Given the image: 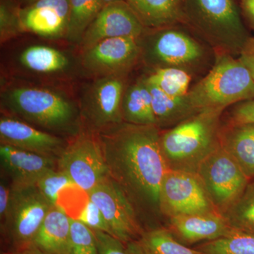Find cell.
<instances>
[{
  "label": "cell",
  "instance_id": "1",
  "mask_svg": "<svg viewBox=\"0 0 254 254\" xmlns=\"http://www.w3.org/2000/svg\"><path fill=\"white\" fill-rule=\"evenodd\" d=\"M156 125L123 122L98 133L108 176L118 185L140 218L160 213V188L169 168Z\"/></svg>",
  "mask_w": 254,
  "mask_h": 254
},
{
  "label": "cell",
  "instance_id": "2",
  "mask_svg": "<svg viewBox=\"0 0 254 254\" xmlns=\"http://www.w3.org/2000/svg\"><path fill=\"white\" fill-rule=\"evenodd\" d=\"M223 113L203 110L160 133V147L169 170L195 173L220 145Z\"/></svg>",
  "mask_w": 254,
  "mask_h": 254
},
{
  "label": "cell",
  "instance_id": "3",
  "mask_svg": "<svg viewBox=\"0 0 254 254\" xmlns=\"http://www.w3.org/2000/svg\"><path fill=\"white\" fill-rule=\"evenodd\" d=\"M183 25L215 53L238 56L251 38L235 0H185Z\"/></svg>",
  "mask_w": 254,
  "mask_h": 254
},
{
  "label": "cell",
  "instance_id": "4",
  "mask_svg": "<svg viewBox=\"0 0 254 254\" xmlns=\"http://www.w3.org/2000/svg\"><path fill=\"white\" fill-rule=\"evenodd\" d=\"M197 112L222 110L254 98V80L238 58L215 53L211 69L187 93Z\"/></svg>",
  "mask_w": 254,
  "mask_h": 254
},
{
  "label": "cell",
  "instance_id": "5",
  "mask_svg": "<svg viewBox=\"0 0 254 254\" xmlns=\"http://www.w3.org/2000/svg\"><path fill=\"white\" fill-rule=\"evenodd\" d=\"M9 110L25 123L50 133L72 137L80 132L81 119L77 110L63 95L38 88H16L4 96Z\"/></svg>",
  "mask_w": 254,
  "mask_h": 254
},
{
  "label": "cell",
  "instance_id": "6",
  "mask_svg": "<svg viewBox=\"0 0 254 254\" xmlns=\"http://www.w3.org/2000/svg\"><path fill=\"white\" fill-rule=\"evenodd\" d=\"M181 25L148 30L139 41L143 60L153 69L173 67L190 72L205 60V47Z\"/></svg>",
  "mask_w": 254,
  "mask_h": 254
},
{
  "label": "cell",
  "instance_id": "7",
  "mask_svg": "<svg viewBox=\"0 0 254 254\" xmlns=\"http://www.w3.org/2000/svg\"><path fill=\"white\" fill-rule=\"evenodd\" d=\"M11 203L1 233L10 251L21 250L33 244L42 223L54 204L36 185L11 188Z\"/></svg>",
  "mask_w": 254,
  "mask_h": 254
},
{
  "label": "cell",
  "instance_id": "8",
  "mask_svg": "<svg viewBox=\"0 0 254 254\" xmlns=\"http://www.w3.org/2000/svg\"><path fill=\"white\" fill-rule=\"evenodd\" d=\"M195 174L222 215L238 200L252 181L221 145L200 164Z\"/></svg>",
  "mask_w": 254,
  "mask_h": 254
},
{
  "label": "cell",
  "instance_id": "9",
  "mask_svg": "<svg viewBox=\"0 0 254 254\" xmlns=\"http://www.w3.org/2000/svg\"><path fill=\"white\" fill-rule=\"evenodd\" d=\"M58 168L88 193L108 176L98 133L81 131L70 138L58 159Z\"/></svg>",
  "mask_w": 254,
  "mask_h": 254
},
{
  "label": "cell",
  "instance_id": "10",
  "mask_svg": "<svg viewBox=\"0 0 254 254\" xmlns=\"http://www.w3.org/2000/svg\"><path fill=\"white\" fill-rule=\"evenodd\" d=\"M160 201V213L168 218L220 214L194 173L168 170L162 182Z\"/></svg>",
  "mask_w": 254,
  "mask_h": 254
},
{
  "label": "cell",
  "instance_id": "11",
  "mask_svg": "<svg viewBox=\"0 0 254 254\" xmlns=\"http://www.w3.org/2000/svg\"><path fill=\"white\" fill-rule=\"evenodd\" d=\"M88 195L103 213L113 236L125 245L136 240L144 231L131 201L109 176L103 179Z\"/></svg>",
  "mask_w": 254,
  "mask_h": 254
},
{
  "label": "cell",
  "instance_id": "12",
  "mask_svg": "<svg viewBox=\"0 0 254 254\" xmlns=\"http://www.w3.org/2000/svg\"><path fill=\"white\" fill-rule=\"evenodd\" d=\"M124 89L123 79L116 75L105 76L93 85L82 112V118L89 127L88 130L99 133L123 123Z\"/></svg>",
  "mask_w": 254,
  "mask_h": 254
},
{
  "label": "cell",
  "instance_id": "13",
  "mask_svg": "<svg viewBox=\"0 0 254 254\" xmlns=\"http://www.w3.org/2000/svg\"><path fill=\"white\" fill-rule=\"evenodd\" d=\"M145 28L125 1L105 5L87 28L81 40L86 49L102 40L111 38L140 39Z\"/></svg>",
  "mask_w": 254,
  "mask_h": 254
},
{
  "label": "cell",
  "instance_id": "14",
  "mask_svg": "<svg viewBox=\"0 0 254 254\" xmlns=\"http://www.w3.org/2000/svg\"><path fill=\"white\" fill-rule=\"evenodd\" d=\"M0 141L1 144L58 159L68 141L22 120L9 117H1L0 120Z\"/></svg>",
  "mask_w": 254,
  "mask_h": 254
},
{
  "label": "cell",
  "instance_id": "15",
  "mask_svg": "<svg viewBox=\"0 0 254 254\" xmlns=\"http://www.w3.org/2000/svg\"><path fill=\"white\" fill-rule=\"evenodd\" d=\"M0 162L3 177L13 189L35 185L47 172L58 168V158L4 144L0 145Z\"/></svg>",
  "mask_w": 254,
  "mask_h": 254
},
{
  "label": "cell",
  "instance_id": "16",
  "mask_svg": "<svg viewBox=\"0 0 254 254\" xmlns=\"http://www.w3.org/2000/svg\"><path fill=\"white\" fill-rule=\"evenodd\" d=\"M140 55L139 39L107 38L86 50L84 64L91 71L110 76L130 67Z\"/></svg>",
  "mask_w": 254,
  "mask_h": 254
},
{
  "label": "cell",
  "instance_id": "17",
  "mask_svg": "<svg viewBox=\"0 0 254 254\" xmlns=\"http://www.w3.org/2000/svg\"><path fill=\"white\" fill-rule=\"evenodd\" d=\"M69 0H37L18 10L22 28L45 37L66 33L69 19Z\"/></svg>",
  "mask_w": 254,
  "mask_h": 254
},
{
  "label": "cell",
  "instance_id": "18",
  "mask_svg": "<svg viewBox=\"0 0 254 254\" xmlns=\"http://www.w3.org/2000/svg\"><path fill=\"white\" fill-rule=\"evenodd\" d=\"M168 228L177 240L188 247L230 236L236 231L220 214L172 217L168 218Z\"/></svg>",
  "mask_w": 254,
  "mask_h": 254
},
{
  "label": "cell",
  "instance_id": "19",
  "mask_svg": "<svg viewBox=\"0 0 254 254\" xmlns=\"http://www.w3.org/2000/svg\"><path fill=\"white\" fill-rule=\"evenodd\" d=\"M32 245L48 254H71V218L63 208L52 207Z\"/></svg>",
  "mask_w": 254,
  "mask_h": 254
},
{
  "label": "cell",
  "instance_id": "20",
  "mask_svg": "<svg viewBox=\"0 0 254 254\" xmlns=\"http://www.w3.org/2000/svg\"><path fill=\"white\" fill-rule=\"evenodd\" d=\"M220 145L237 162L248 178L254 179V123L222 125Z\"/></svg>",
  "mask_w": 254,
  "mask_h": 254
},
{
  "label": "cell",
  "instance_id": "21",
  "mask_svg": "<svg viewBox=\"0 0 254 254\" xmlns=\"http://www.w3.org/2000/svg\"><path fill=\"white\" fill-rule=\"evenodd\" d=\"M146 30L183 24L185 0H125Z\"/></svg>",
  "mask_w": 254,
  "mask_h": 254
},
{
  "label": "cell",
  "instance_id": "22",
  "mask_svg": "<svg viewBox=\"0 0 254 254\" xmlns=\"http://www.w3.org/2000/svg\"><path fill=\"white\" fill-rule=\"evenodd\" d=\"M152 96V105L156 126L160 129L172 128L193 116L197 112L190 105L187 95L174 98L165 94L154 83L143 78Z\"/></svg>",
  "mask_w": 254,
  "mask_h": 254
},
{
  "label": "cell",
  "instance_id": "23",
  "mask_svg": "<svg viewBox=\"0 0 254 254\" xmlns=\"http://www.w3.org/2000/svg\"><path fill=\"white\" fill-rule=\"evenodd\" d=\"M126 245L130 254H205L181 243L168 227L144 230Z\"/></svg>",
  "mask_w": 254,
  "mask_h": 254
},
{
  "label": "cell",
  "instance_id": "24",
  "mask_svg": "<svg viewBox=\"0 0 254 254\" xmlns=\"http://www.w3.org/2000/svg\"><path fill=\"white\" fill-rule=\"evenodd\" d=\"M123 122L138 125H156L152 96L143 78L128 87L122 103Z\"/></svg>",
  "mask_w": 254,
  "mask_h": 254
},
{
  "label": "cell",
  "instance_id": "25",
  "mask_svg": "<svg viewBox=\"0 0 254 254\" xmlns=\"http://www.w3.org/2000/svg\"><path fill=\"white\" fill-rule=\"evenodd\" d=\"M20 62L25 67L40 73L61 71L68 63L66 57L59 50L43 46L26 48L20 56Z\"/></svg>",
  "mask_w": 254,
  "mask_h": 254
},
{
  "label": "cell",
  "instance_id": "26",
  "mask_svg": "<svg viewBox=\"0 0 254 254\" xmlns=\"http://www.w3.org/2000/svg\"><path fill=\"white\" fill-rule=\"evenodd\" d=\"M104 6L102 0H69L66 35L71 42H81L87 28Z\"/></svg>",
  "mask_w": 254,
  "mask_h": 254
},
{
  "label": "cell",
  "instance_id": "27",
  "mask_svg": "<svg viewBox=\"0 0 254 254\" xmlns=\"http://www.w3.org/2000/svg\"><path fill=\"white\" fill-rule=\"evenodd\" d=\"M237 231L254 234V180L247 185L238 200L222 215Z\"/></svg>",
  "mask_w": 254,
  "mask_h": 254
},
{
  "label": "cell",
  "instance_id": "28",
  "mask_svg": "<svg viewBox=\"0 0 254 254\" xmlns=\"http://www.w3.org/2000/svg\"><path fill=\"white\" fill-rule=\"evenodd\" d=\"M145 78L160 89L174 98L185 96L190 91L191 76L182 68L168 67L154 68Z\"/></svg>",
  "mask_w": 254,
  "mask_h": 254
},
{
  "label": "cell",
  "instance_id": "29",
  "mask_svg": "<svg viewBox=\"0 0 254 254\" xmlns=\"http://www.w3.org/2000/svg\"><path fill=\"white\" fill-rule=\"evenodd\" d=\"M195 249L205 254H254V234L236 230L230 236L203 242Z\"/></svg>",
  "mask_w": 254,
  "mask_h": 254
},
{
  "label": "cell",
  "instance_id": "30",
  "mask_svg": "<svg viewBox=\"0 0 254 254\" xmlns=\"http://www.w3.org/2000/svg\"><path fill=\"white\" fill-rule=\"evenodd\" d=\"M35 185L47 199L57 205L60 191L66 187L76 185L66 173L58 168L45 173Z\"/></svg>",
  "mask_w": 254,
  "mask_h": 254
},
{
  "label": "cell",
  "instance_id": "31",
  "mask_svg": "<svg viewBox=\"0 0 254 254\" xmlns=\"http://www.w3.org/2000/svg\"><path fill=\"white\" fill-rule=\"evenodd\" d=\"M71 254H99L92 230L83 222L71 218Z\"/></svg>",
  "mask_w": 254,
  "mask_h": 254
},
{
  "label": "cell",
  "instance_id": "32",
  "mask_svg": "<svg viewBox=\"0 0 254 254\" xmlns=\"http://www.w3.org/2000/svg\"><path fill=\"white\" fill-rule=\"evenodd\" d=\"M76 220L83 222L92 230H99L113 235L103 213L89 198L81 215Z\"/></svg>",
  "mask_w": 254,
  "mask_h": 254
},
{
  "label": "cell",
  "instance_id": "33",
  "mask_svg": "<svg viewBox=\"0 0 254 254\" xmlns=\"http://www.w3.org/2000/svg\"><path fill=\"white\" fill-rule=\"evenodd\" d=\"M99 254H130L127 245L116 237L99 230H92Z\"/></svg>",
  "mask_w": 254,
  "mask_h": 254
},
{
  "label": "cell",
  "instance_id": "34",
  "mask_svg": "<svg viewBox=\"0 0 254 254\" xmlns=\"http://www.w3.org/2000/svg\"><path fill=\"white\" fill-rule=\"evenodd\" d=\"M228 115L227 123H254V98L237 103Z\"/></svg>",
  "mask_w": 254,
  "mask_h": 254
},
{
  "label": "cell",
  "instance_id": "35",
  "mask_svg": "<svg viewBox=\"0 0 254 254\" xmlns=\"http://www.w3.org/2000/svg\"><path fill=\"white\" fill-rule=\"evenodd\" d=\"M0 26L1 38L14 30V28L21 27L18 11H14L9 6V4L2 1L0 6Z\"/></svg>",
  "mask_w": 254,
  "mask_h": 254
},
{
  "label": "cell",
  "instance_id": "36",
  "mask_svg": "<svg viewBox=\"0 0 254 254\" xmlns=\"http://www.w3.org/2000/svg\"><path fill=\"white\" fill-rule=\"evenodd\" d=\"M11 187L7 180L1 179L0 182V224L6 220L11 199Z\"/></svg>",
  "mask_w": 254,
  "mask_h": 254
},
{
  "label": "cell",
  "instance_id": "37",
  "mask_svg": "<svg viewBox=\"0 0 254 254\" xmlns=\"http://www.w3.org/2000/svg\"><path fill=\"white\" fill-rule=\"evenodd\" d=\"M237 58L249 70L254 80V37L248 40Z\"/></svg>",
  "mask_w": 254,
  "mask_h": 254
},
{
  "label": "cell",
  "instance_id": "38",
  "mask_svg": "<svg viewBox=\"0 0 254 254\" xmlns=\"http://www.w3.org/2000/svg\"><path fill=\"white\" fill-rule=\"evenodd\" d=\"M240 7L243 19L254 31V0H241Z\"/></svg>",
  "mask_w": 254,
  "mask_h": 254
},
{
  "label": "cell",
  "instance_id": "39",
  "mask_svg": "<svg viewBox=\"0 0 254 254\" xmlns=\"http://www.w3.org/2000/svg\"><path fill=\"white\" fill-rule=\"evenodd\" d=\"M3 254H48L46 252L37 248L35 246L31 245L26 248L16 251H10V252H4Z\"/></svg>",
  "mask_w": 254,
  "mask_h": 254
},
{
  "label": "cell",
  "instance_id": "40",
  "mask_svg": "<svg viewBox=\"0 0 254 254\" xmlns=\"http://www.w3.org/2000/svg\"><path fill=\"white\" fill-rule=\"evenodd\" d=\"M105 5L110 4V3L116 2V1H125V0H102Z\"/></svg>",
  "mask_w": 254,
  "mask_h": 254
},
{
  "label": "cell",
  "instance_id": "41",
  "mask_svg": "<svg viewBox=\"0 0 254 254\" xmlns=\"http://www.w3.org/2000/svg\"><path fill=\"white\" fill-rule=\"evenodd\" d=\"M20 1H23V3L27 5L31 4L32 3L35 2L37 0H20Z\"/></svg>",
  "mask_w": 254,
  "mask_h": 254
},
{
  "label": "cell",
  "instance_id": "42",
  "mask_svg": "<svg viewBox=\"0 0 254 254\" xmlns=\"http://www.w3.org/2000/svg\"></svg>",
  "mask_w": 254,
  "mask_h": 254
}]
</instances>
